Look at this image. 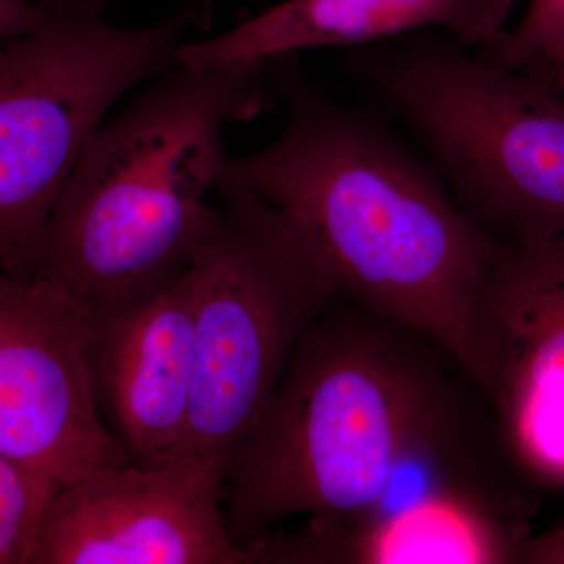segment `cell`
I'll list each match as a JSON object with an SVG mask.
<instances>
[{
	"mask_svg": "<svg viewBox=\"0 0 564 564\" xmlns=\"http://www.w3.org/2000/svg\"><path fill=\"white\" fill-rule=\"evenodd\" d=\"M507 470L473 373L432 337L340 293L229 458L223 513L247 552L307 516L278 534L280 563H350L423 508L514 507Z\"/></svg>",
	"mask_w": 564,
	"mask_h": 564,
	"instance_id": "cell-1",
	"label": "cell"
},
{
	"mask_svg": "<svg viewBox=\"0 0 564 564\" xmlns=\"http://www.w3.org/2000/svg\"><path fill=\"white\" fill-rule=\"evenodd\" d=\"M280 91L278 139L223 155L218 176L295 215L345 296L432 337L480 384L475 302L503 243L464 214L425 155L372 111L318 91L295 57Z\"/></svg>",
	"mask_w": 564,
	"mask_h": 564,
	"instance_id": "cell-2",
	"label": "cell"
},
{
	"mask_svg": "<svg viewBox=\"0 0 564 564\" xmlns=\"http://www.w3.org/2000/svg\"><path fill=\"white\" fill-rule=\"evenodd\" d=\"M285 61L177 63L99 126L52 210L35 278L96 317L184 276L225 155L223 128L272 109Z\"/></svg>",
	"mask_w": 564,
	"mask_h": 564,
	"instance_id": "cell-3",
	"label": "cell"
},
{
	"mask_svg": "<svg viewBox=\"0 0 564 564\" xmlns=\"http://www.w3.org/2000/svg\"><path fill=\"white\" fill-rule=\"evenodd\" d=\"M440 31L350 47L344 68L399 117L456 204L503 245L564 239L563 91Z\"/></svg>",
	"mask_w": 564,
	"mask_h": 564,
	"instance_id": "cell-4",
	"label": "cell"
},
{
	"mask_svg": "<svg viewBox=\"0 0 564 564\" xmlns=\"http://www.w3.org/2000/svg\"><path fill=\"white\" fill-rule=\"evenodd\" d=\"M188 269L195 388L185 451L225 475L304 333L340 295L328 259L295 215L218 176Z\"/></svg>",
	"mask_w": 564,
	"mask_h": 564,
	"instance_id": "cell-5",
	"label": "cell"
},
{
	"mask_svg": "<svg viewBox=\"0 0 564 564\" xmlns=\"http://www.w3.org/2000/svg\"><path fill=\"white\" fill-rule=\"evenodd\" d=\"M31 31L0 41V270L35 280L55 204L111 104L176 66L209 20L187 0L144 29L107 21L110 0H32Z\"/></svg>",
	"mask_w": 564,
	"mask_h": 564,
	"instance_id": "cell-6",
	"label": "cell"
},
{
	"mask_svg": "<svg viewBox=\"0 0 564 564\" xmlns=\"http://www.w3.org/2000/svg\"><path fill=\"white\" fill-rule=\"evenodd\" d=\"M474 334L511 469L564 489V239L503 245L478 292Z\"/></svg>",
	"mask_w": 564,
	"mask_h": 564,
	"instance_id": "cell-7",
	"label": "cell"
},
{
	"mask_svg": "<svg viewBox=\"0 0 564 564\" xmlns=\"http://www.w3.org/2000/svg\"><path fill=\"white\" fill-rule=\"evenodd\" d=\"M87 328L50 282L0 270V452L58 488L129 464L96 410Z\"/></svg>",
	"mask_w": 564,
	"mask_h": 564,
	"instance_id": "cell-8",
	"label": "cell"
},
{
	"mask_svg": "<svg viewBox=\"0 0 564 564\" xmlns=\"http://www.w3.org/2000/svg\"><path fill=\"white\" fill-rule=\"evenodd\" d=\"M223 486L225 475L188 451L63 486L29 564H254L226 529Z\"/></svg>",
	"mask_w": 564,
	"mask_h": 564,
	"instance_id": "cell-9",
	"label": "cell"
},
{
	"mask_svg": "<svg viewBox=\"0 0 564 564\" xmlns=\"http://www.w3.org/2000/svg\"><path fill=\"white\" fill-rule=\"evenodd\" d=\"M85 364L96 410L129 463L181 455L196 367L188 272L131 307L88 317Z\"/></svg>",
	"mask_w": 564,
	"mask_h": 564,
	"instance_id": "cell-10",
	"label": "cell"
},
{
	"mask_svg": "<svg viewBox=\"0 0 564 564\" xmlns=\"http://www.w3.org/2000/svg\"><path fill=\"white\" fill-rule=\"evenodd\" d=\"M514 0H285L212 40L184 43L177 61L195 68L288 57L314 47H356L417 31L462 46L503 31Z\"/></svg>",
	"mask_w": 564,
	"mask_h": 564,
	"instance_id": "cell-11",
	"label": "cell"
},
{
	"mask_svg": "<svg viewBox=\"0 0 564 564\" xmlns=\"http://www.w3.org/2000/svg\"><path fill=\"white\" fill-rule=\"evenodd\" d=\"M61 489L0 452V564H29L41 518Z\"/></svg>",
	"mask_w": 564,
	"mask_h": 564,
	"instance_id": "cell-12",
	"label": "cell"
},
{
	"mask_svg": "<svg viewBox=\"0 0 564 564\" xmlns=\"http://www.w3.org/2000/svg\"><path fill=\"white\" fill-rule=\"evenodd\" d=\"M477 57L513 70L564 61V0H532L518 29L497 33Z\"/></svg>",
	"mask_w": 564,
	"mask_h": 564,
	"instance_id": "cell-13",
	"label": "cell"
},
{
	"mask_svg": "<svg viewBox=\"0 0 564 564\" xmlns=\"http://www.w3.org/2000/svg\"><path fill=\"white\" fill-rule=\"evenodd\" d=\"M518 563L564 564V521L543 533L529 534L519 549Z\"/></svg>",
	"mask_w": 564,
	"mask_h": 564,
	"instance_id": "cell-14",
	"label": "cell"
},
{
	"mask_svg": "<svg viewBox=\"0 0 564 564\" xmlns=\"http://www.w3.org/2000/svg\"><path fill=\"white\" fill-rule=\"evenodd\" d=\"M35 18L32 0H0V41L31 31Z\"/></svg>",
	"mask_w": 564,
	"mask_h": 564,
	"instance_id": "cell-15",
	"label": "cell"
},
{
	"mask_svg": "<svg viewBox=\"0 0 564 564\" xmlns=\"http://www.w3.org/2000/svg\"><path fill=\"white\" fill-rule=\"evenodd\" d=\"M524 73L532 74L538 79L547 82L556 90L564 91V61L532 66V68L524 69Z\"/></svg>",
	"mask_w": 564,
	"mask_h": 564,
	"instance_id": "cell-16",
	"label": "cell"
}]
</instances>
